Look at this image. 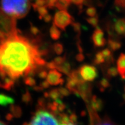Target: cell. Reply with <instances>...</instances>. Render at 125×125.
I'll use <instances>...</instances> for the list:
<instances>
[{"mask_svg":"<svg viewBox=\"0 0 125 125\" xmlns=\"http://www.w3.org/2000/svg\"><path fill=\"white\" fill-rule=\"evenodd\" d=\"M10 110L13 117L20 118L22 114V110L19 106L11 105L10 107Z\"/></svg>","mask_w":125,"mask_h":125,"instance_id":"44dd1931","label":"cell"},{"mask_svg":"<svg viewBox=\"0 0 125 125\" xmlns=\"http://www.w3.org/2000/svg\"><path fill=\"white\" fill-rule=\"evenodd\" d=\"M86 13L89 17H93L96 15L97 10L94 7H90L86 9Z\"/></svg>","mask_w":125,"mask_h":125,"instance_id":"1f68e13d","label":"cell"},{"mask_svg":"<svg viewBox=\"0 0 125 125\" xmlns=\"http://www.w3.org/2000/svg\"><path fill=\"white\" fill-rule=\"evenodd\" d=\"M2 82H0V87L8 90H10L14 85V79L8 76H5L4 78H2Z\"/></svg>","mask_w":125,"mask_h":125,"instance_id":"4fadbf2b","label":"cell"},{"mask_svg":"<svg viewBox=\"0 0 125 125\" xmlns=\"http://www.w3.org/2000/svg\"><path fill=\"white\" fill-rule=\"evenodd\" d=\"M58 121L59 125H74L70 121L69 116L67 115L66 114H61L60 113L58 115Z\"/></svg>","mask_w":125,"mask_h":125,"instance_id":"e0dca14e","label":"cell"},{"mask_svg":"<svg viewBox=\"0 0 125 125\" xmlns=\"http://www.w3.org/2000/svg\"><path fill=\"white\" fill-rule=\"evenodd\" d=\"M49 32L51 37L53 40H58L60 38V31L59 30L57 27H56L54 24H53L52 27H51V29H50Z\"/></svg>","mask_w":125,"mask_h":125,"instance_id":"2e32d148","label":"cell"},{"mask_svg":"<svg viewBox=\"0 0 125 125\" xmlns=\"http://www.w3.org/2000/svg\"><path fill=\"white\" fill-rule=\"evenodd\" d=\"M114 30L118 35L125 37V19H119L114 24Z\"/></svg>","mask_w":125,"mask_h":125,"instance_id":"30bf717a","label":"cell"},{"mask_svg":"<svg viewBox=\"0 0 125 125\" xmlns=\"http://www.w3.org/2000/svg\"><path fill=\"white\" fill-rule=\"evenodd\" d=\"M48 96L49 98H51V99L53 100H56L57 98H62L63 97L62 95L60 94V92H59L58 89H53L51 90L48 92Z\"/></svg>","mask_w":125,"mask_h":125,"instance_id":"7402d4cb","label":"cell"},{"mask_svg":"<svg viewBox=\"0 0 125 125\" xmlns=\"http://www.w3.org/2000/svg\"><path fill=\"white\" fill-rule=\"evenodd\" d=\"M45 65H46V68L49 70L56 69V67H57V65H56L53 61H52V62H46Z\"/></svg>","mask_w":125,"mask_h":125,"instance_id":"74e56055","label":"cell"},{"mask_svg":"<svg viewBox=\"0 0 125 125\" xmlns=\"http://www.w3.org/2000/svg\"><path fill=\"white\" fill-rule=\"evenodd\" d=\"M118 74H119L118 70H117V68H115V67H110V68H109L107 70V75L108 77L109 78L115 77V76H116Z\"/></svg>","mask_w":125,"mask_h":125,"instance_id":"d4e9b609","label":"cell"},{"mask_svg":"<svg viewBox=\"0 0 125 125\" xmlns=\"http://www.w3.org/2000/svg\"><path fill=\"white\" fill-rule=\"evenodd\" d=\"M78 83H78L75 79L68 76V78H67L66 87L70 92H72V93H74V92H75L76 86H77Z\"/></svg>","mask_w":125,"mask_h":125,"instance_id":"9a60e30c","label":"cell"},{"mask_svg":"<svg viewBox=\"0 0 125 125\" xmlns=\"http://www.w3.org/2000/svg\"><path fill=\"white\" fill-rule=\"evenodd\" d=\"M92 40L93 44L96 47H103L107 43V41L104 38V32L100 28L97 26L92 36Z\"/></svg>","mask_w":125,"mask_h":125,"instance_id":"ba28073f","label":"cell"},{"mask_svg":"<svg viewBox=\"0 0 125 125\" xmlns=\"http://www.w3.org/2000/svg\"><path fill=\"white\" fill-rule=\"evenodd\" d=\"M105 59L104 58V56H103L101 52H99L97 53L96 56H95L94 60V62L95 64H101L104 63V62H105Z\"/></svg>","mask_w":125,"mask_h":125,"instance_id":"cb8c5ba5","label":"cell"},{"mask_svg":"<svg viewBox=\"0 0 125 125\" xmlns=\"http://www.w3.org/2000/svg\"><path fill=\"white\" fill-rule=\"evenodd\" d=\"M2 10L9 16L21 19L26 16L30 9L29 0H1Z\"/></svg>","mask_w":125,"mask_h":125,"instance_id":"7a4b0ae2","label":"cell"},{"mask_svg":"<svg viewBox=\"0 0 125 125\" xmlns=\"http://www.w3.org/2000/svg\"><path fill=\"white\" fill-rule=\"evenodd\" d=\"M69 118H70V121H71L73 124L74 125L76 124V122H77V120H78V117H77V115H76L75 114V113L71 114L69 116Z\"/></svg>","mask_w":125,"mask_h":125,"instance_id":"f35d334b","label":"cell"},{"mask_svg":"<svg viewBox=\"0 0 125 125\" xmlns=\"http://www.w3.org/2000/svg\"><path fill=\"white\" fill-rule=\"evenodd\" d=\"M13 116L12 115V114H7V116H6V118H7L8 121H11L12 119H13Z\"/></svg>","mask_w":125,"mask_h":125,"instance_id":"f907efd6","label":"cell"},{"mask_svg":"<svg viewBox=\"0 0 125 125\" xmlns=\"http://www.w3.org/2000/svg\"><path fill=\"white\" fill-rule=\"evenodd\" d=\"M85 0H71V2L74 4L75 5L78 6V7L82 8V5L83 4Z\"/></svg>","mask_w":125,"mask_h":125,"instance_id":"60d3db41","label":"cell"},{"mask_svg":"<svg viewBox=\"0 0 125 125\" xmlns=\"http://www.w3.org/2000/svg\"><path fill=\"white\" fill-rule=\"evenodd\" d=\"M124 92H125V93H124V94L123 95V98H124V100L125 101V86H124Z\"/></svg>","mask_w":125,"mask_h":125,"instance_id":"816d5d0a","label":"cell"},{"mask_svg":"<svg viewBox=\"0 0 125 125\" xmlns=\"http://www.w3.org/2000/svg\"><path fill=\"white\" fill-rule=\"evenodd\" d=\"M38 12L39 15H40V19H42L43 16L46 15L47 13H48V10L46 7H39L37 9V10Z\"/></svg>","mask_w":125,"mask_h":125,"instance_id":"f1b7e54d","label":"cell"},{"mask_svg":"<svg viewBox=\"0 0 125 125\" xmlns=\"http://www.w3.org/2000/svg\"><path fill=\"white\" fill-rule=\"evenodd\" d=\"M91 103H90V107L94 111L98 112L100 111L103 107V102L100 98L94 95L91 98Z\"/></svg>","mask_w":125,"mask_h":125,"instance_id":"8fae6325","label":"cell"},{"mask_svg":"<svg viewBox=\"0 0 125 125\" xmlns=\"http://www.w3.org/2000/svg\"><path fill=\"white\" fill-rule=\"evenodd\" d=\"M40 86H41L42 88L44 89H48L49 88L50 86V84L48 83L47 81H43L42 82L40 83Z\"/></svg>","mask_w":125,"mask_h":125,"instance_id":"f6af8a7d","label":"cell"},{"mask_svg":"<svg viewBox=\"0 0 125 125\" xmlns=\"http://www.w3.org/2000/svg\"><path fill=\"white\" fill-rule=\"evenodd\" d=\"M31 100V96L30 93L29 91H26V93H24L22 96V101L26 104H28Z\"/></svg>","mask_w":125,"mask_h":125,"instance_id":"836d02e7","label":"cell"},{"mask_svg":"<svg viewBox=\"0 0 125 125\" xmlns=\"http://www.w3.org/2000/svg\"><path fill=\"white\" fill-rule=\"evenodd\" d=\"M13 103L14 100L10 97L0 94V105L6 106L9 104H12Z\"/></svg>","mask_w":125,"mask_h":125,"instance_id":"d6986e66","label":"cell"},{"mask_svg":"<svg viewBox=\"0 0 125 125\" xmlns=\"http://www.w3.org/2000/svg\"><path fill=\"white\" fill-rule=\"evenodd\" d=\"M71 2V0H56L54 8L59 10H67Z\"/></svg>","mask_w":125,"mask_h":125,"instance_id":"7c38bea8","label":"cell"},{"mask_svg":"<svg viewBox=\"0 0 125 125\" xmlns=\"http://www.w3.org/2000/svg\"><path fill=\"white\" fill-rule=\"evenodd\" d=\"M51 111L44 108H38L31 118L29 125H59L58 119Z\"/></svg>","mask_w":125,"mask_h":125,"instance_id":"3957f363","label":"cell"},{"mask_svg":"<svg viewBox=\"0 0 125 125\" xmlns=\"http://www.w3.org/2000/svg\"><path fill=\"white\" fill-rule=\"evenodd\" d=\"M68 76H70V77L75 79L78 83L83 82L85 81L83 79L82 76H81L80 73H79V70H73V71H71L69 75Z\"/></svg>","mask_w":125,"mask_h":125,"instance_id":"ffe728a7","label":"cell"},{"mask_svg":"<svg viewBox=\"0 0 125 125\" xmlns=\"http://www.w3.org/2000/svg\"><path fill=\"white\" fill-rule=\"evenodd\" d=\"M74 21V19L67 10H60L54 15L53 24L56 27L65 31L67 26L71 24Z\"/></svg>","mask_w":125,"mask_h":125,"instance_id":"277c9868","label":"cell"},{"mask_svg":"<svg viewBox=\"0 0 125 125\" xmlns=\"http://www.w3.org/2000/svg\"><path fill=\"white\" fill-rule=\"evenodd\" d=\"M107 43L109 48L112 51H118V50L122 46V44L121 42L111 38L108 39Z\"/></svg>","mask_w":125,"mask_h":125,"instance_id":"ac0fdd59","label":"cell"},{"mask_svg":"<svg viewBox=\"0 0 125 125\" xmlns=\"http://www.w3.org/2000/svg\"><path fill=\"white\" fill-rule=\"evenodd\" d=\"M117 70L118 74L121 76L122 79H125V54L122 53L120 54L116 62Z\"/></svg>","mask_w":125,"mask_h":125,"instance_id":"9c48e42d","label":"cell"},{"mask_svg":"<svg viewBox=\"0 0 125 125\" xmlns=\"http://www.w3.org/2000/svg\"><path fill=\"white\" fill-rule=\"evenodd\" d=\"M76 59L78 62H81L82 61H83L84 59H85V56H84L83 54H82V52H81L80 53L78 54L76 56Z\"/></svg>","mask_w":125,"mask_h":125,"instance_id":"bcb514c9","label":"cell"},{"mask_svg":"<svg viewBox=\"0 0 125 125\" xmlns=\"http://www.w3.org/2000/svg\"><path fill=\"white\" fill-rule=\"evenodd\" d=\"M102 54L103 56L105 58V60H111L112 57V53H111V51L110 49H108V48H106V49H104L103 50Z\"/></svg>","mask_w":125,"mask_h":125,"instance_id":"f546056e","label":"cell"},{"mask_svg":"<svg viewBox=\"0 0 125 125\" xmlns=\"http://www.w3.org/2000/svg\"><path fill=\"white\" fill-rule=\"evenodd\" d=\"M86 20L87 22L93 27H96L97 26L98 23V19L97 16L96 15L95 16L90 17V18H87Z\"/></svg>","mask_w":125,"mask_h":125,"instance_id":"4316f807","label":"cell"},{"mask_svg":"<svg viewBox=\"0 0 125 125\" xmlns=\"http://www.w3.org/2000/svg\"><path fill=\"white\" fill-rule=\"evenodd\" d=\"M24 83L26 85L30 86H34L36 85L35 80L31 76H29L25 78Z\"/></svg>","mask_w":125,"mask_h":125,"instance_id":"4dcf8cb0","label":"cell"},{"mask_svg":"<svg viewBox=\"0 0 125 125\" xmlns=\"http://www.w3.org/2000/svg\"><path fill=\"white\" fill-rule=\"evenodd\" d=\"M53 51L56 53V54H57V55H60L61 54H62L64 50L63 46L60 43H54L53 46Z\"/></svg>","mask_w":125,"mask_h":125,"instance_id":"484cf974","label":"cell"},{"mask_svg":"<svg viewBox=\"0 0 125 125\" xmlns=\"http://www.w3.org/2000/svg\"><path fill=\"white\" fill-rule=\"evenodd\" d=\"M42 19L44 20V21L46 23H49L51 21L52 19V16L51 15H49V14L47 13L46 15L43 16V18Z\"/></svg>","mask_w":125,"mask_h":125,"instance_id":"7dc6e473","label":"cell"},{"mask_svg":"<svg viewBox=\"0 0 125 125\" xmlns=\"http://www.w3.org/2000/svg\"><path fill=\"white\" fill-rule=\"evenodd\" d=\"M46 0H35V2L32 4V7L35 10H37V9L39 7H46Z\"/></svg>","mask_w":125,"mask_h":125,"instance_id":"83f0119b","label":"cell"},{"mask_svg":"<svg viewBox=\"0 0 125 125\" xmlns=\"http://www.w3.org/2000/svg\"><path fill=\"white\" fill-rule=\"evenodd\" d=\"M65 61V56H58V57H56V58H54L53 60V62L54 63L56 64V65H59L62 64V62H64Z\"/></svg>","mask_w":125,"mask_h":125,"instance_id":"d590c367","label":"cell"},{"mask_svg":"<svg viewBox=\"0 0 125 125\" xmlns=\"http://www.w3.org/2000/svg\"><path fill=\"white\" fill-rule=\"evenodd\" d=\"M57 89H58L59 92H60V94L62 95V97L68 96L70 94H71V92H70L68 89L65 88V87H60Z\"/></svg>","mask_w":125,"mask_h":125,"instance_id":"e575fe53","label":"cell"},{"mask_svg":"<svg viewBox=\"0 0 125 125\" xmlns=\"http://www.w3.org/2000/svg\"><path fill=\"white\" fill-rule=\"evenodd\" d=\"M65 105L64 104H63V103H61V104H59L58 107H57V109H58L59 112H61L64 111L65 110Z\"/></svg>","mask_w":125,"mask_h":125,"instance_id":"c3c4849f","label":"cell"},{"mask_svg":"<svg viewBox=\"0 0 125 125\" xmlns=\"http://www.w3.org/2000/svg\"><path fill=\"white\" fill-rule=\"evenodd\" d=\"M56 70H58L60 73H63L67 75H69L70 72H71V65L68 62L65 61L62 62V64L57 65L56 67Z\"/></svg>","mask_w":125,"mask_h":125,"instance_id":"5bb4252c","label":"cell"},{"mask_svg":"<svg viewBox=\"0 0 125 125\" xmlns=\"http://www.w3.org/2000/svg\"><path fill=\"white\" fill-rule=\"evenodd\" d=\"M47 75H48V73H47V71H46V70H42L38 73L39 78H41V79L46 78Z\"/></svg>","mask_w":125,"mask_h":125,"instance_id":"ee69618b","label":"cell"},{"mask_svg":"<svg viewBox=\"0 0 125 125\" xmlns=\"http://www.w3.org/2000/svg\"><path fill=\"white\" fill-rule=\"evenodd\" d=\"M100 124L101 125H113V124H115V123L112 122L109 119L108 117L105 116V118H104V120H103V121L101 122Z\"/></svg>","mask_w":125,"mask_h":125,"instance_id":"7bdbcfd3","label":"cell"},{"mask_svg":"<svg viewBox=\"0 0 125 125\" xmlns=\"http://www.w3.org/2000/svg\"><path fill=\"white\" fill-rule=\"evenodd\" d=\"M56 0H46L47 8L49 9H53L54 8V3Z\"/></svg>","mask_w":125,"mask_h":125,"instance_id":"b9f144b4","label":"cell"},{"mask_svg":"<svg viewBox=\"0 0 125 125\" xmlns=\"http://www.w3.org/2000/svg\"><path fill=\"white\" fill-rule=\"evenodd\" d=\"M62 73L56 69L51 70L48 73L46 79L50 85H62L64 83V80L62 78Z\"/></svg>","mask_w":125,"mask_h":125,"instance_id":"52a82bcc","label":"cell"},{"mask_svg":"<svg viewBox=\"0 0 125 125\" xmlns=\"http://www.w3.org/2000/svg\"><path fill=\"white\" fill-rule=\"evenodd\" d=\"M71 24L72 25V27H73L75 32L78 34V35H80L81 27V24H79V23L73 22Z\"/></svg>","mask_w":125,"mask_h":125,"instance_id":"d6a6232c","label":"cell"},{"mask_svg":"<svg viewBox=\"0 0 125 125\" xmlns=\"http://www.w3.org/2000/svg\"><path fill=\"white\" fill-rule=\"evenodd\" d=\"M78 70L83 79L87 82L94 81L97 76V69L93 65H83Z\"/></svg>","mask_w":125,"mask_h":125,"instance_id":"8992f818","label":"cell"},{"mask_svg":"<svg viewBox=\"0 0 125 125\" xmlns=\"http://www.w3.org/2000/svg\"><path fill=\"white\" fill-rule=\"evenodd\" d=\"M99 89L101 92H104L106 89L110 86V83H109L108 80L106 78H103L100 81L99 84Z\"/></svg>","mask_w":125,"mask_h":125,"instance_id":"603a6c76","label":"cell"},{"mask_svg":"<svg viewBox=\"0 0 125 125\" xmlns=\"http://www.w3.org/2000/svg\"><path fill=\"white\" fill-rule=\"evenodd\" d=\"M17 31L0 41V76L2 78L6 76L13 79L21 76H32L37 67L46 64L38 47L18 35Z\"/></svg>","mask_w":125,"mask_h":125,"instance_id":"6da1fadb","label":"cell"},{"mask_svg":"<svg viewBox=\"0 0 125 125\" xmlns=\"http://www.w3.org/2000/svg\"><path fill=\"white\" fill-rule=\"evenodd\" d=\"M92 90L91 84L85 81L78 84L75 92L74 93L81 97L86 103H88L90 100Z\"/></svg>","mask_w":125,"mask_h":125,"instance_id":"5b68a950","label":"cell"},{"mask_svg":"<svg viewBox=\"0 0 125 125\" xmlns=\"http://www.w3.org/2000/svg\"><path fill=\"white\" fill-rule=\"evenodd\" d=\"M115 5L117 7L125 9V0H115Z\"/></svg>","mask_w":125,"mask_h":125,"instance_id":"8d00e7d4","label":"cell"},{"mask_svg":"<svg viewBox=\"0 0 125 125\" xmlns=\"http://www.w3.org/2000/svg\"><path fill=\"white\" fill-rule=\"evenodd\" d=\"M30 31L32 33L33 35H37L40 33V30L39 29L35 26H33V25L31 24V27H30Z\"/></svg>","mask_w":125,"mask_h":125,"instance_id":"ab89813d","label":"cell"},{"mask_svg":"<svg viewBox=\"0 0 125 125\" xmlns=\"http://www.w3.org/2000/svg\"><path fill=\"white\" fill-rule=\"evenodd\" d=\"M33 89L37 92H41V91H42V90H43V89L41 86H37L35 85V86H34Z\"/></svg>","mask_w":125,"mask_h":125,"instance_id":"681fc988","label":"cell"},{"mask_svg":"<svg viewBox=\"0 0 125 125\" xmlns=\"http://www.w3.org/2000/svg\"><path fill=\"white\" fill-rule=\"evenodd\" d=\"M4 124H5V123L2 122L0 121V125H4Z\"/></svg>","mask_w":125,"mask_h":125,"instance_id":"f5cc1de1","label":"cell"}]
</instances>
